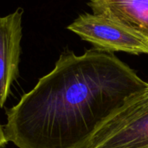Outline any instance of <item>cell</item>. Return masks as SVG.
Wrapping results in <instances>:
<instances>
[{"instance_id": "6", "label": "cell", "mask_w": 148, "mask_h": 148, "mask_svg": "<svg viewBox=\"0 0 148 148\" xmlns=\"http://www.w3.org/2000/svg\"><path fill=\"white\" fill-rule=\"evenodd\" d=\"M8 142H9V140H8V139L6 137L4 128L0 124V148L4 147L8 144Z\"/></svg>"}, {"instance_id": "1", "label": "cell", "mask_w": 148, "mask_h": 148, "mask_svg": "<svg viewBox=\"0 0 148 148\" xmlns=\"http://www.w3.org/2000/svg\"><path fill=\"white\" fill-rule=\"evenodd\" d=\"M147 88L111 52L66 50L7 110L6 137L18 148H78L128 97Z\"/></svg>"}, {"instance_id": "5", "label": "cell", "mask_w": 148, "mask_h": 148, "mask_svg": "<svg viewBox=\"0 0 148 148\" xmlns=\"http://www.w3.org/2000/svg\"><path fill=\"white\" fill-rule=\"evenodd\" d=\"M94 14L114 20L148 39V0H90Z\"/></svg>"}, {"instance_id": "3", "label": "cell", "mask_w": 148, "mask_h": 148, "mask_svg": "<svg viewBox=\"0 0 148 148\" xmlns=\"http://www.w3.org/2000/svg\"><path fill=\"white\" fill-rule=\"evenodd\" d=\"M67 29L101 51L148 54L147 38L101 15L82 14Z\"/></svg>"}, {"instance_id": "4", "label": "cell", "mask_w": 148, "mask_h": 148, "mask_svg": "<svg viewBox=\"0 0 148 148\" xmlns=\"http://www.w3.org/2000/svg\"><path fill=\"white\" fill-rule=\"evenodd\" d=\"M23 14V10L17 8L0 16V108L4 106L10 88L19 76Z\"/></svg>"}, {"instance_id": "2", "label": "cell", "mask_w": 148, "mask_h": 148, "mask_svg": "<svg viewBox=\"0 0 148 148\" xmlns=\"http://www.w3.org/2000/svg\"><path fill=\"white\" fill-rule=\"evenodd\" d=\"M78 148H148V88L128 97Z\"/></svg>"}]
</instances>
